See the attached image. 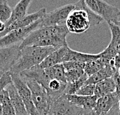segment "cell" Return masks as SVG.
<instances>
[{"mask_svg":"<svg viewBox=\"0 0 120 115\" xmlns=\"http://www.w3.org/2000/svg\"><path fill=\"white\" fill-rule=\"evenodd\" d=\"M6 90L8 92L10 101L12 104V107L15 110L16 115H30L27 112L26 107L22 100L20 97L16 87L12 83L9 84L6 88Z\"/></svg>","mask_w":120,"mask_h":115,"instance_id":"obj_15","label":"cell"},{"mask_svg":"<svg viewBox=\"0 0 120 115\" xmlns=\"http://www.w3.org/2000/svg\"><path fill=\"white\" fill-rule=\"evenodd\" d=\"M94 88H95V85L94 84H85L77 92L76 94L81 96H86V97L93 96L94 93Z\"/></svg>","mask_w":120,"mask_h":115,"instance_id":"obj_27","label":"cell"},{"mask_svg":"<svg viewBox=\"0 0 120 115\" xmlns=\"http://www.w3.org/2000/svg\"><path fill=\"white\" fill-rule=\"evenodd\" d=\"M119 115H120V102H119Z\"/></svg>","mask_w":120,"mask_h":115,"instance_id":"obj_36","label":"cell"},{"mask_svg":"<svg viewBox=\"0 0 120 115\" xmlns=\"http://www.w3.org/2000/svg\"><path fill=\"white\" fill-rule=\"evenodd\" d=\"M74 4L75 9L70 12L65 22V26L69 32L81 34L104 21L88 8L84 0H79Z\"/></svg>","mask_w":120,"mask_h":115,"instance_id":"obj_2","label":"cell"},{"mask_svg":"<svg viewBox=\"0 0 120 115\" xmlns=\"http://www.w3.org/2000/svg\"><path fill=\"white\" fill-rule=\"evenodd\" d=\"M108 24L110 28L112 39L110 43L105 49L112 54L116 55L120 53V20L109 22Z\"/></svg>","mask_w":120,"mask_h":115,"instance_id":"obj_16","label":"cell"},{"mask_svg":"<svg viewBox=\"0 0 120 115\" xmlns=\"http://www.w3.org/2000/svg\"><path fill=\"white\" fill-rule=\"evenodd\" d=\"M22 78L29 86L31 92L33 102L37 111L38 115H47L52 102L46 90L33 79L26 77Z\"/></svg>","mask_w":120,"mask_h":115,"instance_id":"obj_4","label":"cell"},{"mask_svg":"<svg viewBox=\"0 0 120 115\" xmlns=\"http://www.w3.org/2000/svg\"><path fill=\"white\" fill-rule=\"evenodd\" d=\"M79 115H99L94 110H85L83 109Z\"/></svg>","mask_w":120,"mask_h":115,"instance_id":"obj_31","label":"cell"},{"mask_svg":"<svg viewBox=\"0 0 120 115\" xmlns=\"http://www.w3.org/2000/svg\"><path fill=\"white\" fill-rule=\"evenodd\" d=\"M114 92H116V84L113 78L110 77L95 84L94 95L98 99L106 94L114 93Z\"/></svg>","mask_w":120,"mask_h":115,"instance_id":"obj_19","label":"cell"},{"mask_svg":"<svg viewBox=\"0 0 120 115\" xmlns=\"http://www.w3.org/2000/svg\"><path fill=\"white\" fill-rule=\"evenodd\" d=\"M2 115H16L12 104L10 101L9 93L6 90L4 91V99L2 104Z\"/></svg>","mask_w":120,"mask_h":115,"instance_id":"obj_25","label":"cell"},{"mask_svg":"<svg viewBox=\"0 0 120 115\" xmlns=\"http://www.w3.org/2000/svg\"><path fill=\"white\" fill-rule=\"evenodd\" d=\"M2 104H0V115H2Z\"/></svg>","mask_w":120,"mask_h":115,"instance_id":"obj_34","label":"cell"},{"mask_svg":"<svg viewBox=\"0 0 120 115\" xmlns=\"http://www.w3.org/2000/svg\"><path fill=\"white\" fill-rule=\"evenodd\" d=\"M100 53L98 54H89V53H81L78 52V51H75L70 49L68 47L67 53L65 56V62H68V61H77V62H81L85 63L89 61L95 60L97 59L100 57Z\"/></svg>","mask_w":120,"mask_h":115,"instance_id":"obj_18","label":"cell"},{"mask_svg":"<svg viewBox=\"0 0 120 115\" xmlns=\"http://www.w3.org/2000/svg\"><path fill=\"white\" fill-rule=\"evenodd\" d=\"M88 8L107 22L119 20L120 9L109 4L104 0H84Z\"/></svg>","mask_w":120,"mask_h":115,"instance_id":"obj_5","label":"cell"},{"mask_svg":"<svg viewBox=\"0 0 120 115\" xmlns=\"http://www.w3.org/2000/svg\"><path fill=\"white\" fill-rule=\"evenodd\" d=\"M65 98L74 105L85 110H93L95 107L97 97L93 96H81L78 94H64Z\"/></svg>","mask_w":120,"mask_h":115,"instance_id":"obj_14","label":"cell"},{"mask_svg":"<svg viewBox=\"0 0 120 115\" xmlns=\"http://www.w3.org/2000/svg\"><path fill=\"white\" fill-rule=\"evenodd\" d=\"M101 115H119V104H117L116 106H115L111 111H109L108 113L101 114Z\"/></svg>","mask_w":120,"mask_h":115,"instance_id":"obj_30","label":"cell"},{"mask_svg":"<svg viewBox=\"0 0 120 115\" xmlns=\"http://www.w3.org/2000/svg\"><path fill=\"white\" fill-rule=\"evenodd\" d=\"M116 71H117V73H119V75L120 76V67H119V68L118 69V70H116Z\"/></svg>","mask_w":120,"mask_h":115,"instance_id":"obj_35","label":"cell"},{"mask_svg":"<svg viewBox=\"0 0 120 115\" xmlns=\"http://www.w3.org/2000/svg\"><path fill=\"white\" fill-rule=\"evenodd\" d=\"M41 27V19L26 27L14 29L0 37V48L13 45H20L33 31Z\"/></svg>","mask_w":120,"mask_h":115,"instance_id":"obj_6","label":"cell"},{"mask_svg":"<svg viewBox=\"0 0 120 115\" xmlns=\"http://www.w3.org/2000/svg\"><path fill=\"white\" fill-rule=\"evenodd\" d=\"M116 71V70L112 65H106L99 71L94 73L93 75L88 76L85 84H94L95 85L105 79L112 77Z\"/></svg>","mask_w":120,"mask_h":115,"instance_id":"obj_17","label":"cell"},{"mask_svg":"<svg viewBox=\"0 0 120 115\" xmlns=\"http://www.w3.org/2000/svg\"><path fill=\"white\" fill-rule=\"evenodd\" d=\"M68 47H69L68 45H66L55 50L48 57H46L43 60V62L38 66L42 69H47L53 66L64 63L65 56L66 53H67Z\"/></svg>","mask_w":120,"mask_h":115,"instance_id":"obj_13","label":"cell"},{"mask_svg":"<svg viewBox=\"0 0 120 115\" xmlns=\"http://www.w3.org/2000/svg\"><path fill=\"white\" fill-rule=\"evenodd\" d=\"M32 0H20L16 5L14 9H12V14L10 19L7 22L6 24V27L9 25H10L12 22L16 21V20L21 19L23 16H26V12L28 8H29L30 3H31Z\"/></svg>","mask_w":120,"mask_h":115,"instance_id":"obj_20","label":"cell"},{"mask_svg":"<svg viewBox=\"0 0 120 115\" xmlns=\"http://www.w3.org/2000/svg\"><path fill=\"white\" fill-rule=\"evenodd\" d=\"M12 14V9L8 4L7 0H0V21L5 24L10 19Z\"/></svg>","mask_w":120,"mask_h":115,"instance_id":"obj_23","label":"cell"},{"mask_svg":"<svg viewBox=\"0 0 120 115\" xmlns=\"http://www.w3.org/2000/svg\"><path fill=\"white\" fill-rule=\"evenodd\" d=\"M62 64L65 71H67L70 70H84L85 63L77 62V61H68V62L63 63Z\"/></svg>","mask_w":120,"mask_h":115,"instance_id":"obj_28","label":"cell"},{"mask_svg":"<svg viewBox=\"0 0 120 115\" xmlns=\"http://www.w3.org/2000/svg\"><path fill=\"white\" fill-rule=\"evenodd\" d=\"M9 73L10 76H11L12 84L15 86L18 93L23 101L27 112L30 115H38L37 111L32 100L31 92H30V90L29 86H27L26 83L21 77L19 73H13L10 72Z\"/></svg>","mask_w":120,"mask_h":115,"instance_id":"obj_7","label":"cell"},{"mask_svg":"<svg viewBox=\"0 0 120 115\" xmlns=\"http://www.w3.org/2000/svg\"><path fill=\"white\" fill-rule=\"evenodd\" d=\"M88 77V76L85 74V76H83L82 77L80 78L77 81H75V82L72 83H68L64 94H70V95L76 94L77 92L85 85V83Z\"/></svg>","mask_w":120,"mask_h":115,"instance_id":"obj_24","label":"cell"},{"mask_svg":"<svg viewBox=\"0 0 120 115\" xmlns=\"http://www.w3.org/2000/svg\"><path fill=\"white\" fill-rule=\"evenodd\" d=\"M75 9V4H68L47 12L41 19V27L49 25H65L68 15Z\"/></svg>","mask_w":120,"mask_h":115,"instance_id":"obj_8","label":"cell"},{"mask_svg":"<svg viewBox=\"0 0 120 115\" xmlns=\"http://www.w3.org/2000/svg\"><path fill=\"white\" fill-rule=\"evenodd\" d=\"M119 97L116 92H114L97 99L94 110L98 113V114L101 115L108 113L115 106L119 104Z\"/></svg>","mask_w":120,"mask_h":115,"instance_id":"obj_12","label":"cell"},{"mask_svg":"<svg viewBox=\"0 0 120 115\" xmlns=\"http://www.w3.org/2000/svg\"><path fill=\"white\" fill-rule=\"evenodd\" d=\"M46 13H47V9H46V8H42V9H40L39 11L34 12V13L26 15V16L21 18V19H19L16 20V21L12 22L11 24L9 25L6 28L5 31L0 34V37L3 36L4 35H6V33L12 31V30L20 29V28H24V27L28 26V25H31L36 21H37V20L42 19V18L45 16Z\"/></svg>","mask_w":120,"mask_h":115,"instance_id":"obj_11","label":"cell"},{"mask_svg":"<svg viewBox=\"0 0 120 115\" xmlns=\"http://www.w3.org/2000/svg\"><path fill=\"white\" fill-rule=\"evenodd\" d=\"M113 63H114L115 69L117 70L120 67V53H118V54L116 55V57L114 58Z\"/></svg>","mask_w":120,"mask_h":115,"instance_id":"obj_32","label":"cell"},{"mask_svg":"<svg viewBox=\"0 0 120 115\" xmlns=\"http://www.w3.org/2000/svg\"><path fill=\"white\" fill-rule=\"evenodd\" d=\"M6 28V24H5L4 22H2L0 21V34H1V33H2V32L5 31Z\"/></svg>","mask_w":120,"mask_h":115,"instance_id":"obj_33","label":"cell"},{"mask_svg":"<svg viewBox=\"0 0 120 115\" xmlns=\"http://www.w3.org/2000/svg\"><path fill=\"white\" fill-rule=\"evenodd\" d=\"M44 70L46 73H47V75L49 76V78L67 83L65 77V70L64 68L62 63L44 69Z\"/></svg>","mask_w":120,"mask_h":115,"instance_id":"obj_21","label":"cell"},{"mask_svg":"<svg viewBox=\"0 0 120 115\" xmlns=\"http://www.w3.org/2000/svg\"><path fill=\"white\" fill-rule=\"evenodd\" d=\"M82 108L70 103L65 98L64 94L52 102L47 115H79Z\"/></svg>","mask_w":120,"mask_h":115,"instance_id":"obj_9","label":"cell"},{"mask_svg":"<svg viewBox=\"0 0 120 115\" xmlns=\"http://www.w3.org/2000/svg\"><path fill=\"white\" fill-rule=\"evenodd\" d=\"M20 53L19 45L0 48V72H9Z\"/></svg>","mask_w":120,"mask_h":115,"instance_id":"obj_10","label":"cell"},{"mask_svg":"<svg viewBox=\"0 0 120 115\" xmlns=\"http://www.w3.org/2000/svg\"><path fill=\"white\" fill-rule=\"evenodd\" d=\"M69 31L65 25L43 26L33 31L19 45V49L23 47H53L58 49L68 45L66 37Z\"/></svg>","mask_w":120,"mask_h":115,"instance_id":"obj_1","label":"cell"},{"mask_svg":"<svg viewBox=\"0 0 120 115\" xmlns=\"http://www.w3.org/2000/svg\"><path fill=\"white\" fill-rule=\"evenodd\" d=\"M4 73H2V72H0V77H1V76H2V74H3Z\"/></svg>","mask_w":120,"mask_h":115,"instance_id":"obj_37","label":"cell"},{"mask_svg":"<svg viewBox=\"0 0 120 115\" xmlns=\"http://www.w3.org/2000/svg\"><path fill=\"white\" fill-rule=\"evenodd\" d=\"M55 50L53 47H40L33 46L22 48L20 49L19 57L9 72L20 73L22 71L40 65L43 60Z\"/></svg>","mask_w":120,"mask_h":115,"instance_id":"obj_3","label":"cell"},{"mask_svg":"<svg viewBox=\"0 0 120 115\" xmlns=\"http://www.w3.org/2000/svg\"><path fill=\"white\" fill-rule=\"evenodd\" d=\"M112 78H113L115 84H116V93L117 94V96H118L120 102V76L117 73V71L115 72L113 76H112Z\"/></svg>","mask_w":120,"mask_h":115,"instance_id":"obj_29","label":"cell"},{"mask_svg":"<svg viewBox=\"0 0 120 115\" xmlns=\"http://www.w3.org/2000/svg\"><path fill=\"white\" fill-rule=\"evenodd\" d=\"M105 66H106L104 63V62L101 60V59L99 57L95 60L89 61V62L85 63V68H84V71H85V74L88 76H90L93 75L94 73L98 72L102 69Z\"/></svg>","mask_w":120,"mask_h":115,"instance_id":"obj_22","label":"cell"},{"mask_svg":"<svg viewBox=\"0 0 120 115\" xmlns=\"http://www.w3.org/2000/svg\"><path fill=\"white\" fill-rule=\"evenodd\" d=\"M85 75L84 70H70L65 71V77L67 83H72L77 81Z\"/></svg>","mask_w":120,"mask_h":115,"instance_id":"obj_26","label":"cell"}]
</instances>
